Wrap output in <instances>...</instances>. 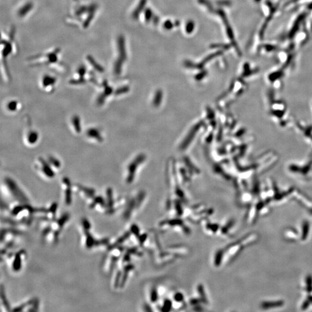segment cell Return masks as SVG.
I'll list each match as a JSON object with an SVG mask.
<instances>
[{
  "label": "cell",
  "mask_w": 312,
  "mask_h": 312,
  "mask_svg": "<svg viewBox=\"0 0 312 312\" xmlns=\"http://www.w3.org/2000/svg\"><path fill=\"white\" fill-rule=\"evenodd\" d=\"M274 93H267L265 95V105L267 112L271 119L277 124L282 127V123L285 117L288 119L289 113L287 106L283 100L280 99H275Z\"/></svg>",
  "instance_id": "6da1fadb"
},
{
  "label": "cell",
  "mask_w": 312,
  "mask_h": 312,
  "mask_svg": "<svg viewBox=\"0 0 312 312\" xmlns=\"http://www.w3.org/2000/svg\"><path fill=\"white\" fill-rule=\"evenodd\" d=\"M285 170L290 175L301 178L300 179H309L312 177V156L301 160L292 161L285 166Z\"/></svg>",
  "instance_id": "7a4b0ae2"
},
{
  "label": "cell",
  "mask_w": 312,
  "mask_h": 312,
  "mask_svg": "<svg viewBox=\"0 0 312 312\" xmlns=\"http://www.w3.org/2000/svg\"><path fill=\"white\" fill-rule=\"evenodd\" d=\"M5 183L11 194L18 202L22 205H26L29 203L28 199L25 194L18 186L16 183L10 178L5 179Z\"/></svg>",
  "instance_id": "3957f363"
},
{
  "label": "cell",
  "mask_w": 312,
  "mask_h": 312,
  "mask_svg": "<svg viewBox=\"0 0 312 312\" xmlns=\"http://www.w3.org/2000/svg\"><path fill=\"white\" fill-rule=\"evenodd\" d=\"M61 50L59 48H56L53 50H52L48 53H45L44 55H37L34 58H31V60H38V62L35 63L37 65L38 64H45V65H50L56 64L58 62L59 55L60 54Z\"/></svg>",
  "instance_id": "277c9868"
},
{
  "label": "cell",
  "mask_w": 312,
  "mask_h": 312,
  "mask_svg": "<svg viewBox=\"0 0 312 312\" xmlns=\"http://www.w3.org/2000/svg\"><path fill=\"white\" fill-rule=\"evenodd\" d=\"M102 87L104 88L103 91L99 95L97 99L96 103L98 106L103 105L106 99L108 97V96H109L110 94L112 92V88L110 87L106 81H104L102 83Z\"/></svg>",
  "instance_id": "5b68a950"
},
{
  "label": "cell",
  "mask_w": 312,
  "mask_h": 312,
  "mask_svg": "<svg viewBox=\"0 0 312 312\" xmlns=\"http://www.w3.org/2000/svg\"><path fill=\"white\" fill-rule=\"evenodd\" d=\"M39 161L41 165V170L44 174L50 178H53L55 176V172L52 169L49 162L46 161L42 158H40Z\"/></svg>",
  "instance_id": "8992f818"
},
{
  "label": "cell",
  "mask_w": 312,
  "mask_h": 312,
  "mask_svg": "<svg viewBox=\"0 0 312 312\" xmlns=\"http://www.w3.org/2000/svg\"><path fill=\"white\" fill-rule=\"evenodd\" d=\"M63 183L66 187L65 190V201L67 205H71L72 203V190L70 180L67 178H64L63 179Z\"/></svg>",
  "instance_id": "52a82bcc"
},
{
  "label": "cell",
  "mask_w": 312,
  "mask_h": 312,
  "mask_svg": "<svg viewBox=\"0 0 312 312\" xmlns=\"http://www.w3.org/2000/svg\"><path fill=\"white\" fill-rule=\"evenodd\" d=\"M87 137L96 140L99 142H102L103 141V137L101 135V133L98 128H90L88 129L86 131Z\"/></svg>",
  "instance_id": "ba28073f"
},
{
  "label": "cell",
  "mask_w": 312,
  "mask_h": 312,
  "mask_svg": "<svg viewBox=\"0 0 312 312\" xmlns=\"http://www.w3.org/2000/svg\"><path fill=\"white\" fill-rule=\"evenodd\" d=\"M33 4L31 2H27L24 4L17 10V16L20 17H26L28 14L33 10Z\"/></svg>",
  "instance_id": "9c48e42d"
},
{
  "label": "cell",
  "mask_w": 312,
  "mask_h": 312,
  "mask_svg": "<svg viewBox=\"0 0 312 312\" xmlns=\"http://www.w3.org/2000/svg\"><path fill=\"white\" fill-rule=\"evenodd\" d=\"M24 252L23 250L17 253L15 256V259L12 264V268L13 271L18 272L22 268V256Z\"/></svg>",
  "instance_id": "30bf717a"
},
{
  "label": "cell",
  "mask_w": 312,
  "mask_h": 312,
  "mask_svg": "<svg viewBox=\"0 0 312 312\" xmlns=\"http://www.w3.org/2000/svg\"><path fill=\"white\" fill-rule=\"evenodd\" d=\"M56 78L49 75H45L42 79V85L44 88H50L55 85L56 83Z\"/></svg>",
  "instance_id": "8fae6325"
},
{
  "label": "cell",
  "mask_w": 312,
  "mask_h": 312,
  "mask_svg": "<svg viewBox=\"0 0 312 312\" xmlns=\"http://www.w3.org/2000/svg\"><path fill=\"white\" fill-rule=\"evenodd\" d=\"M107 195V204L106 206L108 208V213H112L113 211V193L112 190L110 188H108L106 191Z\"/></svg>",
  "instance_id": "7c38bea8"
},
{
  "label": "cell",
  "mask_w": 312,
  "mask_h": 312,
  "mask_svg": "<svg viewBox=\"0 0 312 312\" xmlns=\"http://www.w3.org/2000/svg\"><path fill=\"white\" fill-rule=\"evenodd\" d=\"M72 124L74 127V128L77 133H80L82 131V126H81V121L79 116L77 115H75L72 118Z\"/></svg>",
  "instance_id": "4fadbf2b"
},
{
  "label": "cell",
  "mask_w": 312,
  "mask_h": 312,
  "mask_svg": "<svg viewBox=\"0 0 312 312\" xmlns=\"http://www.w3.org/2000/svg\"><path fill=\"white\" fill-rule=\"evenodd\" d=\"M77 187L81 192H82L85 194V195L87 196L88 197L93 198L95 194V190H94L93 188L83 186H81L80 185H77Z\"/></svg>",
  "instance_id": "5bb4252c"
},
{
  "label": "cell",
  "mask_w": 312,
  "mask_h": 312,
  "mask_svg": "<svg viewBox=\"0 0 312 312\" xmlns=\"http://www.w3.org/2000/svg\"><path fill=\"white\" fill-rule=\"evenodd\" d=\"M38 133L35 131L30 132L27 135V142L30 145H34L38 140Z\"/></svg>",
  "instance_id": "9a60e30c"
},
{
  "label": "cell",
  "mask_w": 312,
  "mask_h": 312,
  "mask_svg": "<svg viewBox=\"0 0 312 312\" xmlns=\"http://www.w3.org/2000/svg\"><path fill=\"white\" fill-rule=\"evenodd\" d=\"M1 298L2 303L4 304V306L5 307L6 310H8V311L10 310V305L6 299L5 292V290H4V289L2 285H1Z\"/></svg>",
  "instance_id": "2e32d148"
},
{
  "label": "cell",
  "mask_w": 312,
  "mask_h": 312,
  "mask_svg": "<svg viewBox=\"0 0 312 312\" xmlns=\"http://www.w3.org/2000/svg\"><path fill=\"white\" fill-rule=\"evenodd\" d=\"M88 60L89 61V63L92 66L94 70H95L96 71H97L100 73H102L104 72V68H102V66H100L99 63H97L94 60L93 58L89 57V58H88Z\"/></svg>",
  "instance_id": "e0dca14e"
},
{
  "label": "cell",
  "mask_w": 312,
  "mask_h": 312,
  "mask_svg": "<svg viewBox=\"0 0 312 312\" xmlns=\"http://www.w3.org/2000/svg\"><path fill=\"white\" fill-rule=\"evenodd\" d=\"M69 219H70V214L67 213H66L63 214V216L61 217L58 220L57 224L60 229L63 227V226L68 221Z\"/></svg>",
  "instance_id": "ac0fdd59"
},
{
  "label": "cell",
  "mask_w": 312,
  "mask_h": 312,
  "mask_svg": "<svg viewBox=\"0 0 312 312\" xmlns=\"http://www.w3.org/2000/svg\"><path fill=\"white\" fill-rule=\"evenodd\" d=\"M98 204L102 205V206H104L105 205V200H104V198L101 196H98V197L94 198L93 203H91V204L90 205V208H94Z\"/></svg>",
  "instance_id": "d6986e66"
},
{
  "label": "cell",
  "mask_w": 312,
  "mask_h": 312,
  "mask_svg": "<svg viewBox=\"0 0 312 312\" xmlns=\"http://www.w3.org/2000/svg\"><path fill=\"white\" fill-rule=\"evenodd\" d=\"M25 205H22V204H21L20 205L16 206L15 207H14L13 209L12 210L11 213L14 216H16L17 215H18L20 213H21L24 209H26Z\"/></svg>",
  "instance_id": "ffe728a7"
},
{
  "label": "cell",
  "mask_w": 312,
  "mask_h": 312,
  "mask_svg": "<svg viewBox=\"0 0 312 312\" xmlns=\"http://www.w3.org/2000/svg\"><path fill=\"white\" fill-rule=\"evenodd\" d=\"M48 162H49L50 164L52 165V166H53V167H55V168H59L60 167V161L58 159H56V157H53V156H49V157Z\"/></svg>",
  "instance_id": "44dd1931"
},
{
  "label": "cell",
  "mask_w": 312,
  "mask_h": 312,
  "mask_svg": "<svg viewBox=\"0 0 312 312\" xmlns=\"http://www.w3.org/2000/svg\"><path fill=\"white\" fill-rule=\"evenodd\" d=\"M18 107V102L16 101H11L8 105H7V108L9 111L14 112L16 110Z\"/></svg>",
  "instance_id": "7402d4cb"
},
{
  "label": "cell",
  "mask_w": 312,
  "mask_h": 312,
  "mask_svg": "<svg viewBox=\"0 0 312 312\" xmlns=\"http://www.w3.org/2000/svg\"><path fill=\"white\" fill-rule=\"evenodd\" d=\"M57 203H53L52 206H50L49 209L48 210V212L50 214H51V215L52 216H55V214H56V210H57Z\"/></svg>",
  "instance_id": "603a6c76"
},
{
  "label": "cell",
  "mask_w": 312,
  "mask_h": 312,
  "mask_svg": "<svg viewBox=\"0 0 312 312\" xmlns=\"http://www.w3.org/2000/svg\"><path fill=\"white\" fill-rule=\"evenodd\" d=\"M82 223L83 227L84 230H89L91 228V224L88 219H85V218L83 219Z\"/></svg>",
  "instance_id": "cb8c5ba5"
},
{
  "label": "cell",
  "mask_w": 312,
  "mask_h": 312,
  "mask_svg": "<svg viewBox=\"0 0 312 312\" xmlns=\"http://www.w3.org/2000/svg\"><path fill=\"white\" fill-rule=\"evenodd\" d=\"M310 108H311V109H312V102H311V106H310Z\"/></svg>",
  "instance_id": "d4e9b609"
}]
</instances>
